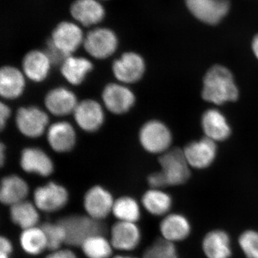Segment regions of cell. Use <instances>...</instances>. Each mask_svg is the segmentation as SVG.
<instances>
[{
  "label": "cell",
  "instance_id": "18",
  "mask_svg": "<svg viewBox=\"0 0 258 258\" xmlns=\"http://www.w3.org/2000/svg\"><path fill=\"white\" fill-rule=\"evenodd\" d=\"M75 120L83 130L94 132L104 121V113L99 103L92 99L78 103L74 112Z\"/></svg>",
  "mask_w": 258,
  "mask_h": 258
},
{
  "label": "cell",
  "instance_id": "15",
  "mask_svg": "<svg viewBox=\"0 0 258 258\" xmlns=\"http://www.w3.org/2000/svg\"><path fill=\"white\" fill-rule=\"evenodd\" d=\"M202 251L206 258H232L233 254L230 234L223 229H213L204 235Z\"/></svg>",
  "mask_w": 258,
  "mask_h": 258
},
{
  "label": "cell",
  "instance_id": "21",
  "mask_svg": "<svg viewBox=\"0 0 258 258\" xmlns=\"http://www.w3.org/2000/svg\"><path fill=\"white\" fill-rule=\"evenodd\" d=\"M78 103L76 95L67 88L62 87L51 90L45 98L47 109L56 116L74 113Z\"/></svg>",
  "mask_w": 258,
  "mask_h": 258
},
{
  "label": "cell",
  "instance_id": "6",
  "mask_svg": "<svg viewBox=\"0 0 258 258\" xmlns=\"http://www.w3.org/2000/svg\"><path fill=\"white\" fill-rule=\"evenodd\" d=\"M118 45L116 34L109 28H98L91 30L83 42L85 50L91 57L103 60L113 55Z\"/></svg>",
  "mask_w": 258,
  "mask_h": 258
},
{
  "label": "cell",
  "instance_id": "27",
  "mask_svg": "<svg viewBox=\"0 0 258 258\" xmlns=\"http://www.w3.org/2000/svg\"><path fill=\"white\" fill-rule=\"evenodd\" d=\"M40 210L35 203L24 200L10 207V217L12 222L22 230L38 226Z\"/></svg>",
  "mask_w": 258,
  "mask_h": 258
},
{
  "label": "cell",
  "instance_id": "4",
  "mask_svg": "<svg viewBox=\"0 0 258 258\" xmlns=\"http://www.w3.org/2000/svg\"><path fill=\"white\" fill-rule=\"evenodd\" d=\"M173 137L170 129L158 120H149L139 132V142L147 152L162 154L170 149Z\"/></svg>",
  "mask_w": 258,
  "mask_h": 258
},
{
  "label": "cell",
  "instance_id": "8",
  "mask_svg": "<svg viewBox=\"0 0 258 258\" xmlns=\"http://www.w3.org/2000/svg\"><path fill=\"white\" fill-rule=\"evenodd\" d=\"M115 200L108 190L96 185L85 194L83 208L86 215L98 221L102 222L112 214Z\"/></svg>",
  "mask_w": 258,
  "mask_h": 258
},
{
  "label": "cell",
  "instance_id": "13",
  "mask_svg": "<svg viewBox=\"0 0 258 258\" xmlns=\"http://www.w3.org/2000/svg\"><path fill=\"white\" fill-rule=\"evenodd\" d=\"M112 70L115 79L120 82L128 84L138 82L145 73V61L137 52H125L113 62Z\"/></svg>",
  "mask_w": 258,
  "mask_h": 258
},
{
  "label": "cell",
  "instance_id": "20",
  "mask_svg": "<svg viewBox=\"0 0 258 258\" xmlns=\"http://www.w3.org/2000/svg\"><path fill=\"white\" fill-rule=\"evenodd\" d=\"M20 166L24 171L42 176H50L54 165L49 156L42 149L27 148L22 152Z\"/></svg>",
  "mask_w": 258,
  "mask_h": 258
},
{
  "label": "cell",
  "instance_id": "38",
  "mask_svg": "<svg viewBox=\"0 0 258 258\" xmlns=\"http://www.w3.org/2000/svg\"><path fill=\"white\" fill-rule=\"evenodd\" d=\"M45 258H79L74 251L70 249L60 248L50 251Z\"/></svg>",
  "mask_w": 258,
  "mask_h": 258
},
{
  "label": "cell",
  "instance_id": "36",
  "mask_svg": "<svg viewBox=\"0 0 258 258\" xmlns=\"http://www.w3.org/2000/svg\"><path fill=\"white\" fill-rule=\"evenodd\" d=\"M147 181L151 189H163L168 186L165 176L161 171L151 174L148 176Z\"/></svg>",
  "mask_w": 258,
  "mask_h": 258
},
{
  "label": "cell",
  "instance_id": "25",
  "mask_svg": "<svg viewBox=\"0 0 258 258\" xmlns=\"http://www.w3.org/2000/svg\"><path fill=\"white\" fill-rule=\"evenodd\" d=\"M28 193V183L20 176L10 175L2 179L0 201L3 205L11 207L26 200Z\"/></svg>",
  "mask_w": 258,
  "mask_h": 258
},
{
  "label": "cell",
  "instance_id": "40",
  "mask_svg": "<svg viewBox=\"0 0 258 258\" xmlns=\"http://www.w3.org/2000/svg\"><path fill=\"white\" fill-rule=\"evenodd\" d=\"M252 52H253L254 57L258 60V34L253 37L251 44Z\"/></svg>",
  "mask_w": 258,
  "mask_h": 258
},
{
  "label": "cell",
  "instance_id": "32",
  "mask_svg": "<svg viewBox=\"0 0 258 258\" xmlns=\"http://www.w3.org/2000/svg\"><path fill=\"white\" fill-rule=\"evenodd\" d=\"M40 226L46 237L47 249L54 251L62 248L66 242V233L60 222H44Z\"/></svg>",
  "mask_w": 258,
  "mask_h": 258
},
{
  "label": "cell",
  "instance_id": "31",
  "mask_svg": "<svg viewBox=\"0 0 258 258\" xmlns=\"http://www.w3.org/2000/svg\"><path fill=\"white\" fill-rule=\"evenodd\" d=\"M81 248L87 258H111L114 249L111 241L103 234H97L88 237L81 244Z\"/></svg>",
  "mask_w": 258,
  "mask_h": 258
},
{
  "label": "cell",
  "instance_id": "41",
  "mask_svg": "<svg viewBox=\"0 0 258 258\" xmlns=\"http://www.w3.org/2000/svg\"><path fill=\"white\" fill-rule=\"evenodd\" d=\"M5 146L3 143L1 144V147H0V162H1V165H3L4 163V157H5Z\"/></svg>",
  "mask_w": 258,
  "mask_h": 258
},
{
  "label": "cell",
  "instance_id": "1",
  "mask_svg": "<svg viewBox=\"0 0 258 258\" xmlns=\"http://www.w3.org/2000/svg\"><path fill=\"white\" fill-rule=\"evenodd\" d=\"M202 97L204 101L222 106L237 101L240 91L232 72L221 64H215L204 76Z\"/></svg>",
  "mask_w": 258,
  "mask_h": 258
},
{
  "label": "cell",
  "instance_id": "12",
  "mask_svg": "<svg viewBox=\"0 0 258 258\" xmlns=\"http://www.w3.org/2000/svg\"><path fill=\"white\" fill-rule=\"evenodd\" d=\"M142 239V231L137 223L117 221L111 227L109 240L116 250L133 251L139 247Z\"/></svg>",
  "mask_w": 258,
  "mask_h": 258
},
{
  "label": "cell",
  "instance_id": "26",
  "mask_svg": "<svg viewBox=\"0 0 258 258\" xmlns=\"http://www.w3.org/2000/svg\"><path fill=\"white\" fill-rule=\"evenodd\" d=\"M142 205L146 211L154 217H163L170 213L173 199L163 189L147 190L142 198Z\"/></svg>",
  "mask_w": 258,
  "mask_h": 258
},
{
  "label": "cell",
  "instance_id": "34",
  "mask_svg": "<svg viewBox=\"0 0 258 258\" xmlns=\"http://www.w3.org/2000/svg\"><path fill=\"white\" fill-rule=\"evenodd\" d=\"M239 248L245 258H258V231L247 229L237 238Z\"/></svg>",
  "mask_w": 258,
  "mask_h": 258
},
{
  "label": "cell",
  "instance_id": "35",
  "mask_svg": "<svg viewBox=\"0 0 258 258\" xmlns=\"http://www.w3.org/2000/svg\"><path fill=\"white\" fill-rule=\"evenodd\" d=\"M45 52L48 56L52 64H60L61 66L66 59L69 57V55H66L62 51L56 47L50 40L47 42L46 50H45Z\"/></svg>",
  "mask_w": 258,
  "mask_h": 258
},
{
  "label": "cell",
  "instance_id": "42",
  "mask_svg": "<svg viewBox=\"0 0 258 258\" xmlns=\"http://www.w3.org/2000/svg\"><path fill=\"white\" fill-rule=\"evenodd\" d=\"M111 258H139L135 257V256L128 255V254H116V255L113 256Z\"/></svg>",
  "mask_w": 258,
  "mask_h": 258
},
{
  "label": "cell",
  "instance_id": "23",
  "mask_svg": "<svg viewBox=\"0 0 258 258\" xmlns=\"http://www.w3.org/2000/svg\"><path fill=\"white\" fill-rule=\"evenodd\" d=\"M76 139L74 127L69 122H56L47 130V141L56 152H69L74 148Z\"/></svg>",
  "mask_w": 258,
  "mask_h": 258
},
{
  "label": "cell",
  "instance_id": "28",
  "mask_svg": "<svg viewBox=\"0 0 258 258\" xmlns=\"http://www.w3.org/2000/svg\"><path fill=\"white\" fill-rule=\"evenodd\" d=\"M60 66L62 76L68 82L75 86L82 83L88 73L93 70L91 61L85 57L72 55L68 57Z\"/></svg>",
  "mask_w": 258,
  "mask_h": 258
},
{
  "label": "cell",
  "instance_id": "2",
  "mask_svg": "<svg viewBox=\"0 0 258 258\" xmlns=\"http://www.w3.org/2000/svg\"><path fill=\"white\" fill-rule=\"evenodd\" d=\"M66 233V244L81 247L86 239L105 231L102 222L98 221L87 215H71L58 220Z\"/></svg>",
  "mask_w": 258,
  "mask_h": 258
},
{
  "label": "cell",
  "instance_id": "5",
  "mask_svg": "<svg viewBox=\"0 0 258 258\" xmlns=\"http://www.w3.org/2000/svg\"><path fill=\"white\" fill-rule=\"evenodd\" d=\"M190 13L201 23L216 25L230 10V0H184Z\"/></svg>",
  "mask_w": 258,
  "mask_h": 258
},
{
  "label": "cell",
  "instance_id": "9",
  "mask_svg": "<svg viewBox=\"0 0 258 258\" xmlns=\"http://www.w3.org/2000/svg\"><path fill=\"white\" fill-rule=\"evenodd\" d=\"M183 152L190 167L195 169H207L216 159L217 143L205 137L186 144Z\"/></svg>",
  "mask_w": 258,
  "mask_h": 258
},
{
  "label": "cell",
  "instance_id": "17",
  "mask_svg": "<svg viewBox=\"0 0 258 258\" xmlns=\"http://www.w3.org/2000/svg\"><path fill=\"white\" fill-rule=\"evenodd\" d=\"M201 125L205 137L216 143L227 140L232 134V128L225 115L216 108H210L204 112Z\"/></svg>",
  "mask_w": 258,
  "mask_h": 258
},
{
  "label": "cell",
  "instance_id": "11",
  "mask_svg": "<svg viewBox=\"0 0 258 258\" xmlns=\"http://www.w3.org/2000/svg\"><path fill=\"white\" fill-rule=\"evenodd\" d=\"M48 122V115L37 107H23L17 112L16 124L18 130L29 138H37L42 135Z\"/></svg>",
  "mask_w": 258,
  "mask_h": 258
},
{
  "label": "cell",
  "instance_id": "14",
  "mask_svg": "<svg viewBox=\"0 0 258 258\" xmlns=\"http://www.w3.org/2000/svg\"><path fill=\"white\" fill-rule=\"evenodd\" d=\"M84 39L79 25L64 21L59 23L54 29L50 40L63 53L71 56L83 44Z\"/></svg>",
  "mask_w": 258,
  "mask_h": 258
},
{
  "label": "cell",
  "instance_id": "39",
  "mask_svg": "<svg viewBox=\"0 0 258 258\" xmlns=\"http://www.w3.org/2000/svg\"><path fill=\"white\" fill-rule=\"evenodd\" d=\"M10 113V108L9 107L5 104L4 103H1L0 104V127L1 129L4 128L6 124L7 120L9 118Z\"/></svg>",
  "mask_w": 258,
  "mask_h": 258
},
{
  "label": "cell",
  "instance_id": "3",
  "mask_svg": "<svg viewBox=\"0 0 258 258\" xmlns=\"http://www.w3.org/2000/svg\"><path fill=\"white\" fill-rule=\"evenodd\" d=\"M159 162L168 186L184 184L191 176V167L185 157L183 149L179 148L169 149L161 154Z\"/></svg>",
  "mask_w": 258,
  "mask_h": 258
},
{
  "label": "cell",
  "instance_id": "37",
  "mask_svg": "<svg viewBox=\"0 0 258 258\" xmlns=\"http://www.w3.org/2000/svg\"><path fill=\"white\" fill-rule=\"evenodd\" d=\"M13 252V244L7 237L0 238V258H11Z\"/></svg>",
  "mask_w": 258,
  "mask_h": 258
},
{
  "label": "cell",
  "instance_id": "33",
  "mask_svg": "<svg viewBox=\"0 0 258 258\" xmlns=\"http://www.w3.org/2000/svg\"><path fill=\"white\" fill-rule=\"evenodd\" d=\"M142 258H180L175 244L159 238L145 249Z\"/></svg>",
  "mask_w": 258,
  "mask_h": 258
},
{
  "label": "cell",
  "instance_id": "16",
  "mask_svg": "<svg viewBox=\"0 0 258 258\" xmlns=\"http://www.w3.org/2000/svg\"><path fill=\"white\" fill-rule=\"evenodd\" d=\"M103 103L108 111L114 114H123L133 107L135 95L126 86L118 83L107 85L103 91Z\"/></svg>",
  "mask_w": 258,
  "mask_h": 258
},
{
  "label": "cell",
  "instance_id": "22",
  "mask_svg": "<svg viewBox=\"0 0 258 258\" xmlns=\"http://www.w3.org/2000/svg\"><path fill=\"white\" fill-rule=\"evenodd\" d=\"M51 63L45 51L32 50L25 55L23 60L24 74L34 82H42L50 72Z\"/></svg>",
  "mask_w": 258,
  "mask_h": 258
},
{
  "label": "cell",
  "instance_id": "19",
  "mask_svg": "<svg viewBox=\"0 0 258 258\" xmlns=\"http://www.w3.org/2000/svg\"><path fill=\"white\" fill-rule=\"evenodd\" d=\"M70 10L73 18L86 27L101 23L106 15L104 8L98 0H76Z\"/></svg>",
  "mask_w": 258,
  "mask_h": 258
},
{
  "label": "cell",
  "instance_id": "30",
  "mask_svg": "<svg viewBox=\"0 0 258 258\" xmlns=\"http://www.w3.org/2000/svg\"><path fill=\"white\" fill-rule=\"evenodd\" d=\"M112 215L117 221L137 223L142 217L140 205L135 199L123 196L115 200Z\"/></svg>",
  "mask_w": 258,
  "mask_h": 258
},
{
  "label": "cell",
  "instance_id": "24",
  "mask_svg": "<svg viewBox=\"0 0 258 258\" xmlns=\"http://www.w3.org/2000/svg\"><path fill=\"white\" fill-rule=\"evenodd\" d=\"M25 87V74L13 66H5L0 71V94L5 99H15L23 94Z\"/></svg>",
  "mask_w": 258,
  "mask_h": 258
},
{
  "label": "cell",
  "instance_id": "7",
  "mask_svg": "<svg viewBox=\"0 0 258 258\" xmlns=\"http://www.w3.org/2000/svg\"><path fill=\"white\" fill-rule=\"evenodd\" d=\"M69 201V194L62 185L51 181L39 186L34 191L33 203L40 212L45 213L62 210Z\"/></svg>",
  "mask_w": 258,
  "mask_h": 258
},
{
  "label": "cell",
  "instance_id": "10",
  "mask_svg": "<svg viewBox=\"0 0 258 258\" xmlns=\"http://www.w3.org/2000/svg\"><path fill=\"white\" fill-rule=\"evenodd\" d=\"M159 230L161 238L176 244L189 238L192 225L184 214L171 212L161 219Z\"/></svg>",
  "mask_w": 258,
  "mask_h": 258
},
{
  "label": "cell",
  "instance_id": "29",
  "mask_svg": "<svg viewBox=\"0 0 258 258\" xmlns=\"http://www.w3.org/2000/svg\"><path fill=\"white\" fill-rule=\"evenodd\" d=\"M20 244L24 252L29 255H39L46 250L47 239L41 226L22 230Z\"/></svg>",
  "mask_w": 258,
  "mask_h": 258
}]
</instances>
